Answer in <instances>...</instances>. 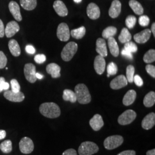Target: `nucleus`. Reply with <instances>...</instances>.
I'll use <instances>...</instances> for the list:
<instances>
[{"label":"nucleus","mask_w":155,"mask_h":155,"mask_svg":"<svg viewBox=\"0 0 155 155\" xmlns=\"http://www.w3.org/2000/svg\"><path fill=\"white\" fill-rule=\"evenodd\" d=\"M40 113L47 118H55L61 115V109L59 106L54 102H45L40 106Z\"/></svg>","instance_id":"1"},{"label":"nucleus","mask_w":155,"mask_h":155,"mask_svg":"<svg viewBox=\"0 0 155 155\" xmlns=\"http://www.w3.org/2000/svg\"><path fill=\"white\" fill-rule=\"evenodd\" d=\"M75 93L78 102L81 104H87L91 102V97L87 87L84 84H78L75 87Z\"/></svg>","instance_id":"2"},{"label":"nucleus","mask_w":155,"mask_h":155,"mask_svg":"<svg viewBox=\"0 0 155 155\" xmlns=\"http://www.w3.org/2000/svg\"><path fill=\"white\" fill-rule=\"evenodd\" d=\"M99 150L98 145L93 142H83L78 148L79 155H93L97 153Z\"/></svg>","instance_id":"3"},{"label":"nucleus","mask_w":155,"mask_h":155,"mask_svg":"<svg viewBox=\"0 0 155 155\" xmlns=\"http://www.w3.org/2000/svg\"><path fill=\"white\" fill-rule=\"evenodd\" d=\"M78 50V45L75 42H70L67 43L61 53L62 59L65 61H68L72 59Z\"/></svg>","instance_id":"4"},{"label":"nucleus","mask_w":155,"mask_h":155,"mask_svg":"<svg viewBox=\"0 0 155 155\" xmlns=\"http://www.w3.org/2000/svg\"><path fill=\"white\" fill-rule=\"evenodd\" d=\"M124 138L120 135H114L107 137L105 140L104 145L106 150H112L122 145Z\"/></svg>","instance_id":"5"},{"label":"nucleus","mask_w":155,"mask_h":155,"mask_svg":"<svg viewBox=\"0 0 155 155\" xmlns=\"http://www.w3.org/2000/svg\"><path fill=\"white\" fill-rule=\"evenodd\" d=\"M136 113L133 110H127L121 114L118 118V122L121 125L131 124L136 119Z\"/></svg>","instance_id":"6"},{"label":"nucleus","mask_w":155,"mask_h":155,"mask_svg":"<svg viewBox=\"0 0 155 155\" xmlns=\"http://www.w3.org/2000/svg\"><path fill=\"white\" fill-rule=\"evenodd\" d=\"M19 148L22 153H31L34 150V144L32 140L27 137H23L19 143Z\"/></svg>","instance_id":"7"},{"label":"nucleus","mask_w":155,"mask_h":155,"mask_svg":"<svg viewBox=\"0 0 155 155\" xmlns=\"http://www.w3.org/2000/svg\"><path fill=\"white\" fill-rule=\"evenodd\" d=\"M24 72L26 79L30 83H35L37 78L36 77V67L32 63H27L25 65Z\"/></svg>","instance_id":"8"},{"label":"nucleus","mask_w":155,"mask_h":155,"mask_svg":"<svg viewBox=\"0 0 155 155\" xmlns=\"http://www.w3.org/2000/svg\"><path fill=\"white\" fill-rule=\"evenodd\" d=\"M57 36L62 41H68L70 37V32L68 26L66 23H61L57 29Z\"/></svg>","instance_id":"9"},{"label":"nucleus","mask_w":155,"mask_h":155,"mask_svg":"<svg viewBox=\"0 0 155 155\" xmlns=\"http://www.w3.org/2000/svg\"><path fill=\"white\" fill-rule=\"evenodd\" d=\"M4 96L6 100L14 102H22L25 98L24 94L20 91L15 93L12 90H6L4 93Z\"/></svg>","instance_id":"10"},{"label":"nucleus","mask_w":155,"mask_h":155,"mask_svg":"<svg viewBox=\"0 0 155 155\" xmlns=\"http://www.w3.org/2000/svg\"><path fill=\"white\" fill-rule=\"evenodd\" d=\"M127 81L124 75H119L113 79L110 83L111 88L113 90H118L127 86Z\"/></svg>","instance_id":"11"},{"label":"nucleus","mask_w":155,"mask_h":155,"mask_svg":"<svg viewBox=\"0 0 155 155\" xmlns=\"http://www.w3.org/2000/svg\"><path fill=\"white\" fill-rule=\"evenodd\" d=\"M94 67L95 71L98 74H102L105 71L106 68V61L104 58L99 55L97 56L94 60Z\"/></svg>","instance_id":"12"},{"label":"nucleus","mask_w":155,"mask_h":155,"mask_svg":"<svg viewBox=\"0 0 155 155\" xmlns=\"http://www.w3.org/2000/svg\"><path fill=\"white\" fill-rule=\"evenodd\" d=\"M151 35V31L149 29H146L140 33H136L134 36L135 41L139 44H144L148 41Z\"/></svg>","instance_id":"13"},{"label":"nucleus","mask_w":155,"mask_h":155,"mask_svg":"<svg viewBox=\"0 0 155 155\" xmlns=\"http://www.w3.org/2000/svg\"><path fill=\"white\" fill-rule=\"evenodd\" d=\"M20 30V27L16 21H12L8 22L5 29V34L8 38L13 36Z\"/></svg>","instance_id":"14"},{"label":"nucleus","mask_w":155,"mask_h":155,"mask_svg":"<svg viewBox=\"0 0 155 155\" xmlns=\"http://www.w3.org/2000/svg\"><path fill=\"white\" fill-rule=\"evenodd\" d=\"M9 9L16 20L18 21H21L22 20L20 8L16 2L14 1H11L9 4Z\"/></svg>","instance_id":"15"},{"label":"nucleus","mask_w":155,"mask_h":155,"mask_svg":"<svg viewBox=\"0 0 155 155\" xmlns=\"http://www.w3.org/2000/svg\"><path fill=\"white\" fill-rule=\"evenodd\" d=\"M121 11V3L118 0H114L109 11V15L111 18H115L118 16Z\"/></svg>","instance_id":"16"},{"label":"nucleus","mask_w":155,"mask_h":155,"mask_svg":"<svg viewBox=\"0 0 155 155\" xmlns=\"http://www.w3.org/2000/svg\"><path fill=\"white\" fill-rule=\"evenodd\" d=\"M90 125L95 131H98L103 127L104 122L102 116L98 114H95L93 117L90 120Z\"/></svg>","instance_id":"17"},{"label":"nucleus","mask_w":155,"mask_h":155,"mask_svg":"<svg viewBox=\"0 0 155 155\" xmlns=\"http://www.w3.org/2000/svg\"><path fill=\"white\" fill-rule=\"evenodd\" d=\"M100 9L99 7L94 3L89 4L87 8V15L90 18L97 20L100 16Z\"/></svg>","instance_id":"18"},{"label":"nucleus","mask_w":155,"mask_h":155,"mask_svg":"<svg viewBox=\"0 0 155 155\" xmlns=\"http://www.w3.org/2000/svg\"><path fill=\"white\" fill-rule=\"evenodd\" d=\"M155 125V114L154 113H150L145 117L142 121L141 126L145 130L152 129Z\"/></svg>","instance_id":"19"},{"label":"nucleus","mask_w":155,"mask_h":155,"mask_svg":"<svg viewBox=\"0 0 155 155\" xmlns=\"http://www.w3.org/2000/svg\"><path fill=\"white\" fill-rule=\"evenodd\" d=\"M53 7L54 10L55 11L56 13L59 16H66L68 15V9L67 8L66 6L64 4L63 1L61 0H56L53 5Z\"/></svg>","instance_id":"20"},{"label":"nucleus","mask_w":155,"mask_h":155,"mask_svg":"<svg viewBox=\"0 0 155 155\" xmlns=\"http://www.w3.org/2000/svg\"><path fill=\"white\" fill-rule=\"evenodd\" d=\"M96 51L99 55L102 57L107 56V50L106 47L105 40L102 38H99L96 41Z\"/></svg>","instance_id":"21"},{"label":"nucleus","mask_w":155,"mask_h":155,"mask_svg":"<svg viewBox=\"0 0 155 155\" xmlns=\"http://www.w3.org/2000/svg\"><path fill=\"white\" fill-rule=\"evenodd\" d=\"M61 67L56 63H50L46 67V71L53 78H58L61 77Z\"/></svg>","instance_id":"22"},{"label":"nucleus","mask_w":155,"mask_h":155,"mask_svg":"<svg viewBox=\"0 0 155 155\" xmlns=\"http://www.w3.org/2000/svg\"><path fill=\"white\" fill-rule=\"evenodd\" d=\"M8 47L12 55L15 57H17L20 55L21 49L18 42L16 40H14V39L11 40L9 41Z\"/></svg>","instance_id":"23"},{"label":"nucleus","mask_w":155,"mask_h":155,"mask_svg":"<svg viewBox=\"0 0 155 155\" xmlns=\"http://www.w3.org/2000/svg\"><path fill=\"white\" fill-rule=\"evenodd\" d=\"M136 98V92L133 90H130L124 95L122 102L125 106L132 105Z\"/></svg>","instance_id":"24"},{"label":"nucleus","mask_w":155,"mask_h":155,"mask_svg":"<svg viewBox=\"0 0 155 155\" xmlns=\"http://www.w3.org/2000/svg\"><path fill=\"white\" fill-rule=\"evenodd\" d=\"M108 46L112 55L114 57H117L119 55V54H120L119 47L117 43L116 40L113 37H111L108 39Z\"/></svg>","instance_id":"25"},{"label":"nucleus","mask_w":155,"mask_h":155,"mask_svg":"<svg viewBox=\"0 0 155 155\" xmlns=\"http://www.w3.org/2000/svg\"><path fill=\"white\" fill-rule=\"evenodd\" d=\"M129 5L133 12L137 15H141L144 12V9L141 4L136 0H130L129 2Z\"/></svg>","instance_id":"26"},{"label":"nucleus","mask_w":155,"mask_h":155,"mask_svg":"<svg viewBox=\"0 0 155 155\" xmlns=\"http://www.w3.org/2000/svg\"><path fill=\"white\" fill-rule=\"evenodd\" d=\"M22 8L27 11H32L37 6V0H20Z\"/></svg>","instance_id":"27"},{"label":"nucleus","mask_w":155,"mask_h":155,"mask_svg":"<svg viewBox=\"0 0 155 155\" xmlns=\"http://www.w3.org/2000/svg\"><path fill=\"white\" fill-rule=\"evenodd\" d=\"M63 99L66 101H70L71 103H75L77 101L75 92L69 89H66L63 91Z\"/></svg>","instance_id":"28"},{"label":"nucleus","mask_w":155,"mask_h":155,"mask_svg":"<svg viewBox=\"0 0 155 155\" xmlns=\"http://www.w3.org/2000/svg\"><path fill=\"white\" fill-rule=\"evenodd\" d=\"M155 103V93L150 91L147 94L143 100V104L145 107H150L154 105Z\"/></svg>","instance_id":"29"},{"label":"nucleus","mask_w":155,"mask_h":155,"mask_svg":"<svg viewBox=\"0 0 155 155\" xmlns=\"http://www.w3.org/2000/svg\"><path fill=\"white\" fill-rule=\"evenodd\" d=\"M132 39L131 34L129 32L127 28H123L118 37V40L121 43H126L130 41Z\"/></svg>","instance_id":"30"},{"label":"nucleus","mask_w":155,"mask_h":155,"mask_svg":"<svg viewBox=\"0 0 155 155\" xmlns=\"http://www.w3.org/2000/svg\"><path fill=\"white\" fill-rule=\"evenodd\" d=\"M86 33V28L84 27L73 29L71 31V35L72 38L76 39L83 38Z\"/></svg>","instance_id":"31"},{"label":"nucleus","mask_w":155,"mask_h":155,"mask_svg":"<svg viewBox=\"0 0 155 155\" xmlns=\"http://www.w3.org/2000/svg\"><path fill=\"white\" fill-rule=\"evenodd\" d=\"M117 28L114 27H108L105 28L102 32V35L104 38L108 39L110 38L113 37L117 33Z\"/></svg>","instance_id":"32"},{"label":"nucleus","mask_w":155,"mask_h":155,"mask_svg":"<svg viewBox=\"0 0 155 155\" xmlns=\"http://www.w3.org/2000/svg\"><path fill=\"white\" fill-rule=\"evenodd\" d=\"M0 150L5 153L11 152L12 150V143L11 140H5L0 144Z\"/></svg>","instance_id":"33"},{"label":"nucleus","mask_w":155,"mask_h":155,"mask_svg":"<svg viewBox=\"0 0 155 155\" xmlns=\"http://www.w3.org/2000/svg\"><path fill=\"white\" fill-rule=\"evenodd\" d=\"M143 61L146 63H150L155 61V50H150L144 55Z\"/></svg>","instance_id":"34"},{"label":"nucleus","mask_w":155,"mask_h":155,"mask_svg":"<svg viewBox=\"0 0 155 155\" xmlns=\"http://www.w3.org/2000/svg\"><path fill=\"white\" fill-rule=\"evenodd\" d=\"M134 72H135V69L132 65H129L127 67L126 78L127 79V82H129V83H132L133 82Z\"/></svg>","instance_id":"35"},{"label":"nucleus","mask_w":155,"mask_h":155,"mask_svg":"<svg viewBox=\"0 0 155 155\" xmlns=\"http://www.w3.org/2000/svg\"><path fill=\"white\" fill-rule=\"evenodd\" d=\"M124 49L128 51L129 52H131L132 54L135 53L137 51V46L135 45L132 41H129L124 45Z\"/></svg>","instance_id":"36"},{"label":"nucleus","mask_w":155,"mask_h":155,"mask_svg":"<svg viewBox=\"0 0 155 155\" xmlns=\"http://www.w3.org/2000/svg\"><path fill=\"white\" fill-rule=\"evenodd\" d=\"M117 71H118L117 66L116 64L113 62L110 63L107 67V74H109L110 76L116 75L117 73Z\"/></svg>","instance_id":"37"},{"label":"nucleus","mask_w":155,"mask_h":155,"mask_svg":"<svg viewBox=\"0 0 155 155\" xmlns=\"http://www.w3.org/2000/svg\"><path fill=\"white\" fill-rule=\"evenodd\" d=\"M136 18L134 16L130 15L128 16L126 18L125 23L127 26V27L129 29H132L134 27L136 23Z\"/></svg>","instance_id":"38"},{"label":"nucleus","mask_w":155,"mask_h":155,"mask_svg":"<svg viewBox=\"0 0 155 155\" xmlns=\"http://www.w3.org/2000/svg\"><path fill=\"white\" fill-rule=\"evenodd\" d=\"M150 18L147 16H141L139 18V24L142 27H146L148 25L150 24Z\"/></svg>","instance_id":"39"},{"label":"nucleus","mask_w":155,"mask_h":155,"mask_svg":"<svg viewBox=\"0 0 155 155\" xmlns=\"http://www.w3.org/2000/svg\"><path fill=\"white\" fill-rule=\"evenodd\" d=\"M11 85L12 90L13 91L17 93L20 91V86L16 79H12L11 81Z\"/></svg>","instance_id":"40"},{"label":"nucleus","mask_w":155,"mask_h":155,"mask_svg":"<svg viewBox=\"0 0 155 155\" xmlns=\"http://www.w3.org/2000/svg\"><path fill=\"white\" fill-rule=\"evenodd\" d=\"M7 64V58L2 51H0V69L4 68Z\"/></svg>","instance_id":"41"},{"label":"nucleus","mask_w":155,"mask_h":155,"mask_svg":"<svg viewBox=\"0 0 155 155\" xmlns=\"http://www.w3.org/2000/svg\"><path fill=\"white\" fill-rule=\"evenodd\" d=\"M34 60L36 63L41 64L45 63L46 61V56L44 54H38L35 56Z\"/></svg>","instance_id":"42"},{"label":"nucleus","mask_w":155,"mask_h":155,"mask_svg":"<svg viewBox=\"0 0 155 155\" xmlns=\"http://www.w3.org/2000/svg\"><path fill=\"white\" fill-rule=\"evenodd\" d=\"M146 71L149 74L151 77L153 78H155V67L154 66L148 64L145 67Z\"/></svg>","instance_id":"43"},{"label":"nucleus","mask_w":155,"mask_h":155,"mask_svg":"<svg viewBox=\"0 0 155 155\" xmlns=\"http://www.w3.org/2000/svg\"><path fill=\"white\" fill-rule=\"evenodd\" d=\"M133 82L139 87H141L143 85V81L142 78L138 75H136L135 76H134Z\"/></svg>","instance_id":"44"},{"label":"nucleus","mask_w":155,"mask_h":155,"mask_svg":"<svg viewBox=\"0 0 155 155\" xmlns=\"http://www.w3.org/2000/svg\"><path fill=\"white\" fill-rule=\"evenodd\" d=\"M121 54L122 56H125V58H127V59H133V55L131 52H129L127 50H125V49H123L121 51Z\"/></svg>","instance_id":"45"},{"label":"nucleus","mask_w":155,"mask_h":155,"mask_svg":"<svg viewBox=\"0 0 155 155\" xmlns=\"http://www.w3.org/2000/svg\"><path fill=\"white\" fill-rule=\"evenodd\" d=\"M25 51L28 54H34L36 52L35 48L32 45H27L25 47Z\"/></svg>","instance_id":"46"},{"label":"nucleus","mask_w":155,"mask_h":155,"mask_svg":"<svg viewBox=\"0 0 155 155\" xmlns=\"http://www.w3.org/2000/svg\"><path fill=\"white\" fill-rule=\"evenodd\" d=\"M62 155H77V151L74 149H68L66 150Z\"/></svg>","instance_id":"47"},{"label":"nucleus","mask_w":155,"mask_h":155,"mask_svg":"<svg viewBox=\"0 0 155 155\" xmlns=\"http://www.w3.org/2000/svg\"><path fill=\"white\" fill-rule=\"evenodd\" d=\"M117 155H136V152L133 150H127L120 152Z\"/></svg>","instance_id":"48"},{"label":"nucleus","mask_w":155,"mask_h":155,"mask_svg":"<svg viewBox=\"0 0 155 155\" xmlns=\"http://www.w3.org/2000/svg\"><path fill=\"white\" fill-rule=\"evenodd\" d=\"M5 35V28L4 23L0 19V38H3Z\"/></svg>","instance_id":"49"},{"label":"nucleus","mask_w":155,"mask_h":155,"mask_svg":"<svg viewBox=\"0 0 155 155\" xmlns=\"http://www.w3.org/2000/svg\"><path fill=\"white\" fill-rule=\"evenodd\" d=\"M5 82V79L4 77H0V93L4 90V84Z\"/></svg>","instance_id":"50"},{"label":"nucleus","mask_w":155,"mask_h":155,"mask_svg":"<svg viewBox=\"0 0 155 155\" xmlns=\"http://www.w3.org/2000/svg\"><path fill=\"white\" fill-rule=\"evenodd\" d=\"M5 130H0V140L5 139Z\"/></svg>","instance_id":"51"},{"label":"nucleus","mask_w":155,"mask_h":155,"mask_svg":"<svg viewBox=\"0 0 155 155\" xmlns=\"http://www.w3.org/2000/svg\"><path fill=\"white\" fill-rule=\"evenodd\" d=\"M151 32H152L153 34V36L154 37H155V23L153 22L152 25V27H151V30H150Z\"/></svg>","instance_id":"52"},{"label":"nucleus","mask_w":155,"mask_h":155,"mask_svg":"<svg viewBox=\"0 0 155 155\" xmlns=\"http://www.w3.org/2000/svg\"><path fill=\"white\" fill-rule=\"evenodd\" d=\"M147 155H155V150H150L147 152Z\"/></svg>","instance_id":"53"},{"label":"nucleus","mask_w":155,"mask_h":155,"mask_svg":"<svg viewBox=\"0 0 155 155\" xmlns=\"http://www.w3.org/2000/svg\"><path fill=\"white\" fill-rule=\"evenodd\" d=\"M9 88V84L8 82H5L4 84V90H8Z\"/></svg>","instance_id":"54"},{"label":"nucleus","mask_w":155,"mask_h":155,"mask_svg":"<svg viewBox=\"0 0 155 155\" xmlns=\"http://www.w3.org/2000/svg\"><path fill=\"white\" fill-rule=\"evenodd\" d=\"M36 77L37 79H43V75H41V74H40V73L36 72Z\"/></svg>","instance_id":"55"},{"label":"nucleus","mask_w":155,"mask_h":155,"mask_svg":"<svg viewBox=\"0 0 155 155\" xmlns=\"http://www.w3.org/2000/svg\"><path fill=\"white\" fill-rule=\"evenodd\" d=\"M82 0H74V1L75 2H76V3H80V2H82Z\"/></svg>","instance_id":"56"}]
</instances>
